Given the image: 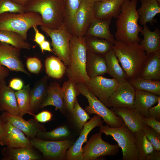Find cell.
<instances>
[{
    "label": "cell",
    "instance_id": "obj_24",
    "mask_svg": "<svg viewBox=\"0 0 160 160\" xmlns=\"http://www.w3.org/2000/svg\"><path fill=\"white\" fill-rule=\"evenodd\" d=\"M112 18L104 19L95 18L88 27L84 36H94L114 43L116 39L110 30Z\"/></svg>",
    "mask_w": 160,
    "mask_h": 160
},
{
    "label": "cell",
    "instance_id": "obj_25",
    "mask_svg": "<svg viewBox=\"0 0 160 160\" xmlns=\"http://www.w3.org/2000/svg\"><path fill=\"white\" fill-rule=\"evenodd\" d=\"M141 5L137 9L139 15V23L142 25L149 23L154 25L157 22L154 18L160 13V3L157 0H140Z\"/></svg>",
    "mask_w": 160,
    "mask_h": 160
},
{
    "label": "cell",
    "instance_id": "obj_9",
    "mask_svg": "<svg viewBox=\"0 0 160 160\" xmlns=\"http://www.w3.org/2000/svg\"><path fill=\"white\" fill-rule=\"evenodd\" d=\"M32 146L42 154V159L64 160L66 151L74 143L70 140H50L35 137L30 140Z\"/></svg>",
    "mask_w": 160,
    "mask_h": 160
},
{
    "label": "cell",
    "instance_id": "obj_4",
    "mask_svg": "<svg viewBox=\"0 0 160 160\" xmlns=\"http://www.w3.org/2000/svg\"><path fill=\"white\" fill-rule=\"evenodd\" d=\"M23 7L25 12L39 14L47 28L57 29L63 23L65 0H29Z\"/></svg>",
    "mask_w": 160,
    "mask_h": 160
},
{
    "label": "cell",
    "instance_id": "obj_17",
    "mask_svg": "<svg viewBox=\"0 0 160 160\" xmlns=\"http://www.w3.org/2000/svg\"><path fill=\"white\" fill-rule=\"evenodd\" d=\"M0 145L9 147L33 148L24 133L7 121L5 122L4 133Z\"/></svg>",
    "mask_w": 160,
    "mask_h": 160
},
{
    "label": "cell",
    "instance_id": "obj_2",
    "mask_svg": "<svg viewBox=\"0 0 160 160\" xmlns=\"http://www.w3.org/2000/svg\"><path fill=\"white\" fill-rule=\"evenodd\" d=\"M112 49L128 80L138 77L146 56L140 43L116 40Z\"/></svg>",
    "mask_w": 160,
    "mask_h": 160
},
{
    "label": "cell",
    "instance_id": "obj_27",
    "mask_svg": "<svg viewBox=\"0 0 160 160\" xmlns=\"http://www.w3.org/2000/svg\"><path fill=\"white\" fill-rule=\"evenodd\" d=\"M86 71L90 79L107 73V68L104 56L87 52Z\"/></svg>",
    "mask_w": 160,
    "mask_h": 160
},
{
    "label": "cell",
    "instance_id": "obj_37",
    "mask_svg": "<svg viewBox=\"0 0 160 160\" xmlns=\"http://www.w3.org/2000/svg\"><path fill=\"white\" fill-rule=\"evenodd\" d=\"M29 84L23 86L20 90L15 92L19 112V116L23 117L26 114L34 116L30 109V92Z\"/></svg>",
    "mask_w": 160,
    "mask_h": 160
},
{
    "label": "cell",
    "instance_id": "obj_5",
    "mask_svg": "<svg viewBox=\"0 0 160 160\" xmlns=\"http://www.w3.org/2000/svg\"><path fill=\"white\" fill-rule=\"evenodd\" d=\"M41 16L33 12H6L0 15V30H9L19 33L27 40V32L33 26H43Z\"/></svg>",
    "mask_w": 160,
    "mask_h": 160
},
{
    "label": "cell",
    "instance_id": "obj_18",
    "mask_svg": "<svg viewBox=\"0 0 160 160\" xmlns=\"http://www.w3.org/2000/svg\"><path fill=\"white\" fill-rule=\"evenodd\" d=\"M117 115L123 119L124 124L134 133L143 130L146 125L143 116L135 108H112Z\"/></svg>",
    "mask_w": 160,
    "mask_h": 160
},
{
    "label": "cell",
    "instance_id": "obj_1",
    "mask_svg": "<svg viewBox=\"0 0 160 160\" xmlns=\"http://www.w3.org/2000/svg\"><path fill=\"white\" fill-rule=\"evenodd\" d=\"M137 0H125L116 21V40L140 43L139 36L143 28L138 24L139 15L136 9Z\"/></svg>",
    "mask_w": 160,
    "mask_h": 160
},
{
    "label": "cell",
    "instance_id": "obj_44",
    "mask_svg": "<svg viewBox=\"0 0 160 160\" xmlns=\"http://www.w3.org/2000/svg\"><path fill=\"white\" fill-rule=\"evenodd\" d=\"M34 119L39 123H44L51 121L52 117V113L48 111L43 110L33 116Z\"/></svg>",
    "mask_w": 160,
    "mask_h": 160
},
{
    "label": "cell",
    "instance_id": "obj_3",
    "mask_svg": "<svg viewBox=\"0 0 160 160\" xmlns=\"http://www.w3.org/2000/svg\"><path fill=\"white\" fill-rule=\"evenodd\" d=\"M87 48L84 37L73 36L70 41V63L66 73L68 80L86 84L90 79L86 71Z\"/></svg>",
    "mask_w": 160,
    "mask_h": 160
},
{
    "label": "cell",
    "instance_id": "obj_39",
    "mask_svg": "<svg viewBox=\"0 0 160 160\" xmlns=\"http://www.w3.org/2000/svg\"><path fill=\"white\" fill-rule=\"evenodd\" d=\"M70 134L68 127L64 125L56 128L50 131H40L38 133L36 137L47 140H60L68 137Z\"/></svg>",
    "mask_w": 160,
    "mask_h": 160
},
{
    "label": "cell",
    "instance_id": "obj_13",
    "mask_svg": "<svg viewBox=\"0 0 160 160\" xmlns=\"http://www.w3.org/2000/svg\"><path fill=\"white\" fill-rule=\"evenodd\" d=\"M119 84L114 78L99 76L90 79L85 84L89 89L106 106L108 99Z\"/></svg>",
    "mask_w": 160,
    "mask_h": 160
},
{
    "label": "cell",
    "instance_id": "obj_26",
    "mask_svg": "<svg viewBox=\"0 0 160 160\" xmlns=\"http://www.w3.org/2000/svg\"><path fill=\"white\" fill-rule=\"evenodd\" d=\"M53 106L63 114L66 111L64 102L61 87L59 84L55 81L48 86L47 96L41 105V109L48 106Z\"/></svg>",
    "mask_w": 160,
    "mask_h": 160
},
{
    "label": "cell",
    "instance_id": "obj_20",
    "mask_svg": "<svg viewBox=\"0 0 160 160\" xmlns=\"http://www.w3.org/2000/svg\"><path fill=\"white\" fill-rule=\"evenodd\" d=\"M125 0H105L95 2V18L104 19L113 18L117 19L121 12L122 4Z\"/></svg>",
    "mask_w": 160,
    "mask_h": 160
},
{
    "label": "cell",
    "instance_id": "obj_22",
    "mask_svg": "<svg viewBox=\"0 0 160 160\" xmlns=\"http://www.w3.org/2000/svg\"><path fill=\"white\" fill-rule=\"evenodd\" d=\"M0 111L14 115H19L15 92L7 85L5 79L0 85Z\"/></svg>",
    "mask_w": 160,
    "mask_h": 160
},
{
    "label": "cell",
    "instance_id": "obj_45",
    "mask_svg": "<svg viewBox=\"0 0 160 160\" xmlns=\"http://www.w3.org/2000/svg\"><path fill=\"white\" fill-rule=\"evenodd\" d=\"M143 119L144 122L146 125L160 133V121L149 116L148 117L143 116Z\"/></svg>",
    "mask_w": 160,
    "mask_h": 160
},
{
    "label": "cell",
    "instance_id": "obj_41",
    "mask_svg": "<svg viewBox=\"0 0 160 160\" xmlns=\"http://www.w3.org/2000/svg\"><path fill=\"white\" fill-rule=\"evenodd\" d=\"M23 13V6L18 4L11 0H0V15L4 13Z\"/></svg>",
    "mask_w": 160,
    "mask_h": 160
},
{
    "label": "cell",
    "instance_id": "obj_14",
    "mask_svg": "<svg viewBox=\"0 0 160 160\" xmlns=\"http://www.w3.org/2000/svg\"><path fill=\"white\" fill-rule=\"evenodd\" d=\"M95 2L92 0H82L75 17L74 36L79 37L84 36L89 25L95 18Z\"/></svg>",
    "mask_w": 160,
    "mask_h": 160
},
{
    "label": "cell",
    "instance_id": "obj_19",
    "mask_svg": "<svg viewBox=\"0 0 160 160\" xmlns=\"http://www.w3.org/2000/svg\"><path fill=\"white\" fill-rule=\"evenodd\" d=\"M35 148L9 147L3 148L2 160H40L42 155Z\"/></svg>",
    "mask_w": 160,
    "mask_h": 160
},
{
    "label": "cell",
    "instance_id": "obj_50",
    "mask_svg": "<svg viewBox=\"0 0 160 160\" xmlns=\"http://www.w3.org/2000/svg\"><path fill=\"white\" fill-rule=\"evenodd\" d=\"M160 151L154 150L145 158V160H160Z\"/></svg>",
    "mask_w": 160,
    "mask_h": 160
},
{
    "label": "cell",
    "instance_id": "obj_52",
    "mask_svg": "<svg viewBox=\"0 0 160 160\" xmlns=\"http://www.w3.org/2000/svg\"><path fill=\"white\" fill-rule=\"evenodd\" d=\"M5 122L2 115L0 114V143L4 133Z\"/></svg>",
    "mask_w": 160,
    "mask_h": 160
},
{
    "label": "cell",
    "instance_id": "obj_57",
    "mask_svg": "<svg viewBox=\"0 0 160 160\" xmlns=\"http://www.w3.org/2000/svg\"></svg>",
    "mask_w": 160,
    "mask_h": 160
},
{
    "label": "cell",
    "instance_id": "obj_33",
    "mask_svg": "<svg viewBox=\"0 0 160 160\" xmlns=\"http://www.w3.org/2000/svg\"><path fill=\"white\" fill-rule=\"evenodd\" d=\"M61 88L66 111L70 113L77 99V96L80 94L76 84L69 80L64 82Z\"/></svg>",
    "mask_w": 160,
    "mask_h": 160
},
{
    "label": "cell",
    "instance_id": "obj_53",
    "mask_svg": "<svg viewBox=\"0 0 160 160\" xmlns=\"http://www.w3.org/2000/svg\"><path fill=\"white\" fill-rule=\"evenodd\" d=\"M14 2L20 5L24 6L29 0H11Z\"/></svg>",
    "mask_w": 160,
    "mask_h": 160
},
{
    "label": "cell",
    "instance_id": "obj_43",
    "mask_svg": "<svg viewBox=\"0 0 160 160\" xmlns=\"http://www.w3.org/2000/svg\"><path fill=\"white\" fill-rule=\"evenodd\" d=\"M26 64L29 71L31 73L36 74L39 73L42 67L41 61L36 57H30L28 58Z\"/></svg>",
    "mask_w": 160,
    "mask_h": 160
},
{
    "label": "cell",
    "instance_id": "obj_23",
    "mask_svg": "<svg viewBox=\"0 0 160 160\" xmlns=\"http://www.w3.org/2000/svg\"><path fill=\"white\" fill-rule=\"evenodd\" d=\"M138 77L160 80V50L146 54L145 63Z\"/></svg>",
    "mask_w": 160,
    "mask_h": 160
},
{
    "label": "cell",
    "instance_id": "obj_32",
    "mask_svg": "<svg viewBox=\"0 0 160 160\" xmlns=\"http://www.w3.org/2000/svg\"><path fill=\"white\" fill-rule=\"evenodd\" d=\"M83 0H65L63 23L69 32L74 36V21L76 13Z\"/></svg>",
    "mask_w": 160,
    "mask_h": 160
},
{
    "label": "cell",
    "instance_id": "obj_56",
    "mask_svg": "<svg viewBox=\"0 0 160 160\" xmlns=\"http://www.w3.org/2000/svg\"><path fill=\"white\" fill-rule=\"evenodd\" d=\"M0 43H1V42H0Z\"/></svg>",
    "mask_w": 160,
    "mask_h": 160
},
{
    "label": "cell",
    "instance_id": "obj_10",
    "mask_svg": "<svg viewBox=\"0 0 160 160\" xmlns=\"http://www.w3.org/2000/svg\"><path fill=\"white\" fill-rule=\"evenodd\" d=\"M102 133L99 132L92 135L82 147L84 160H95L106 156H114L118 153V144H112L104 140Z\"/></svg>",
    "mask_w": 160,
    "mask_h": 160
},
{
    "label": "cell",
    "instance_id": "obj_42",
    "mask_svg": "<svg viewBox=\"0 0 160 160\" xmlns=\"http://www.w3.org/2000/svg\"><path fill=\"white\" fill-rule=\"evenodd\" d=\"M143 130L153 146L154 150L160 151V133L146 125Z\"/></svg>",
    "mask_w": 160,
    "mask_h": 160
},
{
    "label": "cell",
    "instance_id": "obj_47",
    "mask_svg": "<svg viewBox=\"0 0 160 160\" xmlns=\"http://www.w3.org/2000/svg\"><path fill=\"white\" fill-rule=\"evenodd\" d=\"M23 82L21 79L15 78L12 79L9 83V87L17 91L21 90L23 87Z\"/></svg>",
    "mask_w": 160,
    "mask_h": 160
},
{
    "label": "cell",
    "instance_id": "obj_8",
    "mask_svg": "<svg viewBox=\"0 0 160 160\" xmlns=\"http://www.w3.org/2000/svg\"><path fill=\"white\" fill-rule=\"evenodd\" d=\"M41 29L50 38L53 52L67 67L70 63V41L73 35L63 23L57 29L41 26Z\"/></svg>",
    "mask_w": 160,
    "mask_h": 160
},
{
    "label": "cell",
    "instance_id": "obj_29",
    "mask_svg": "<svg viewBox=\"0 0 160 160\" xmlns=\"http://www.w3.org/2000/svg\"><path fill=\"white\" fill-rule=\"evenodd\" d=\"M140 32L143 39L140 42L146 54L160 50V30L156 27L151 31L148 27L144 25Z\"/></svg>",
    "mask_w": 160,
    "mask_h": 160
},
{
    "label": "cell",
    "instance_id": "obj_49",
    "mask_svg": "<svg viewBox=\"0 0 160 160\" xmlns=\"http://www.w3.org/2000/svg\"><path fill=\"white\" fill-rule=\"evenodd\" d=\"M9 69L0 64V85L2 81L9 75Z\"/></svg>",
    "mask_w": 160,
    "mask_h": 160
},
{
    "label": "cell",
    "instance_id": "obj_36",
    "mask_svg": "<svg viewBox=\"0 0 160 160\" xmlns=\"http://www.w3.org/2000/svg\"><path fill=\"white\" fill-rule=\"evenodd\" d=\"M136 90L147 91L160 96V81L139 77L129 80Z\"/></svg>",
    "mask_w": 160,
    "mask_h": 160
},
{
    "label": "cell",
    "instance_id": "obj_11",
    "mask_svg": "<svg viewBox=\"0 0 160 160\" xmlns=\"http://www.w3.org/2000/svg\"><path fill=\"white\" fill-rule=\"evenodd\" d=\"M103 121L99 116L95 114L84 125L79 136L75 142L66 151L65 157L67 160H84L82 154V145L87 141L90 132L96 127H100Z\"/></svg>",
    "mask_w": 160,
    "mask_h": 160
},
{
    "label": "cell",
    "instance_id": "obj_30",
    "mask_svg": "<svg viewBox=\"0 0 160 160\" xmlns=\"http://www.w3.org/2000/svg\"><path fill=\"white\" fill-rule=\"evenodd\" d=\"M107 73L119 84L128 80L126 74L119 63V60L112 49L104 55Z\"/></svg>",
    "mask_w": 160,
    "mask_h": 160
},
{
    "label": "cell",
    "instance_id": "obj_38",
    "mask_svg": "<svg viewBox=\"0 0 160 160\" xmlns=\"http://www.w3.org/2000/svg\"><path fill=\"white\" fill-rule=\"evenodd\" d=\"M136 145L139 154V160H145L146 157L154 149L143 130L134 133Z\"/></svg>",
    "mask_w": 160,
    "mask_h": 160
},
{
    "label": "cell",
    "instance_id": "obj_51",
    "mask_svg": "<svg viewBox=\"0 0 160 160\" xmlns=\"http://www.w3.org/2000/svg\"><path fill=\"white\" fill-rule=\"evenodd\" d=\"M39 46L42 52L44 51H48L49 52H52V51L51 49L49 42L46 40L41 43Z\"/></svg>",
    "mask_w": 160,
    "mask_h": 160
},
{
    "label": "cell",
    "instance_id": "obj_7",
    "mask_svg": "<svg viewBox=\"0 0 160 160\" xmlns=\"http://www.w3.org/2000/svg\"><path fill=\"white\" fill-rule=\"evenodd\" d=\"M80 94L87 99L89 105L84 110L89 114H95L100 116L107 125L111 127H120L124 124L121 117L116 115L112 108L109 109L103 104L83 83L76 84Z\"/></svg>",
    "mask_w": 160,
    "mask_h": 160
},
{
    "label": "cell",
    "instance_id": "obj_35",
    "mask_svg": "<svg viewBox=\"0 0 160 160\" xmlns=\"http://www.w3.org/2000/svg\"><path fill=\"white\" fill-rule=\"evenodd\" d=\"M0 42L21 49H30L31 45L23 36L16 32L9 30H0Z\"/></svg>",
    "mask_w": 160,
    "mask_h": 160
},
{
    "label": "cell",
    "instance_id": "obj_31",
    "mask_svg": "<svg viewBox=\"0 0 160 160\" xmlns=\"http://www.w3.org/2000/svg\"><path fill=\"white\" fill-rule=\"evenodd\" d=\"M89 51L104 56L113 48L114 43L108 40L94 36H83Z\"/></svg>",
    "mask_w": 160,
    "mask_h": 160
},
{
    "label": "cell",
    "instance_id": "obj_16",
    "mask_svg": "<svg viewBox=\"0 0 160 160\" xmlns=\"http://www.w3.org/2000/svg\"><path fill=\"white\" fill-rule=\"evenodd\" d=\"M3 118L23 132L30 140L36 137L40 131H46L44 125L37 121L34 118L26 120L19 115L11 114L6 111L3 112Z\"/></svg>",
    "mask_w": 160,
    "mask_h": 160
},
{
    "label": "cell",
    "instance_id": "obj_12",
    "mask_svg": "<svg viewBox=\"0 0 160 160\" xmlns=\"http://www.w3.org/2000/svg\"><path fill=\"white\" fill-rule=\"evenodd\" d=\"M136 90L129 81L119 84L108 100L106 106L134 108Z\"/></svg>",
    "mask_w": 160,
    "mask_h": 160
},
{
    "label": "cell",
    "instance_id": "obj_34",
    "mask_svg": "<svg viewBox=\"0 0 160 160\" xmlns=\"http://www.w3.org/2000/svg\"><path fill=\"white\" fill-rule=\"evenodd\" d=\"M45 64L46 73L52 78L60 79L66 73L67 66L57 57L51 56L47 57Z\"/></svg>",
    "mask_w": 160,
    "mask_h": 160
},
{
    "label": "cell",
    "instance_id": "obj_21",
    "mask_svg": "<svg viewBox=\"0 0 160 160\" xmlns=\"http://www.w3.org/2000/svg\"><path fill=\"white\" fill-rule=\"evenodd\" d=\"M48 76L41 78L35 84L30 92V109L33 114L39 109L41 105L45 100L47 93Z\"/></svg>",
    "mask_w": 160,
    "mask_h": 160
},
{
    "label": "cell",
    "instance_id": "obj_28",
    "mask_svg": "<svg viewBox=\"0 0 160 160\" xmlns=\"http://www.w3.org/2000/svg\"><path fill=\"white\" fill-rule=\"evenodd\" d=\"M160 96L150 92L136 90L134 108L143 116L148 117L149 109L157 104Z\"/></svg>",
    "mask_w": 160,
    "mask_h": 160
},
{
    "label": "cell",
    "instance_id": "obj_46",
    "mask_svg": "<svg viewBox=\"0 0 160 160\" xmlns=\"http://www.w3.org/2000/svg\"><path fill=\"white\" fill-rule=\"evenodd\" d=\"M149 116L160 121V98L156 105L152 106L149 109Z\"/></svg>",
    "mask_w": 160,
    "mask_h": 160
},
{
    "label": "cell",
    "instance_id": "obj_55",
    "mask_svg": "<svg viewBox=\"0 0 160 160\" xmlns=\"http://www.w3.org/2000/svg\"><path fill=\"white\" fill-rule=\"evenodd\" d=\"M160 3V0H157Z\"/></svg>",
    "mask_w": 160,
    "mask_h": 160
},
{
    "label": "cell",
    "instance_id": "obj_40",
    "mask_svg": "<svg viewBox=\"0 0 160 160\" xmlns=\"http://www.w3.org/2000/svg\"><path fill=\"white\" fill-rule=\"evenodd\" d=\"M75 126L81 131L85 124L90 119L89 114L81 108L79 103L77 99L73 109L70 113Z\"/></svg>",
    "mask_w": 160,
    "mask_h": 160
},
{
    "label": "cell",
    "instance_id": "obj_54",
    "mask_svg": "<svg viewBox=\"0 0 160 160\" xmlns=\"http://www.w3.org/2000/svg\"><path fill=\"white\" fill-rule=\"evenodd\" d=\"M94 1L95 2H97V1H102L105 0H92Z\"/></svg>",
    "mask_w": 160,
    "mask_h": 160
},
{
    "label": "cell",
    "instance_id": "obj_15",
    "mask_svg": "<svg viewBox=\"0 0 160 160\" xmlns=\"http://www.w3.org/2000/svg\"><path fill=\"white\" fill-rule=\"evenodd\" d=\"M0 64L12 71H20L30 76L20 58V49L5 43L0 44Z\"/></svg>",
    "mask_w": 160,
    "mask_h": 160
},
{
    "label": "cell",
    "instance_id": "obj_48",
    "mask_svg": "<svg viewBox=\"0 0 160 160\" xmlns=\"http://www.w3.org/2000/svg\"><path fill=\"white\" fill-rule=\"evenodd\" d=\"M35 32L34 41L39 45L45 40L44 36L40 33L36 25L33 26V27Z\"/></svg>",
    "mask_w": 160,
    "mask_h": 160
},
{
    "label": "cell",
    "instance_id": "obj_6",
    "mask_svg": "<svg viewBox=\"0 0 160 160\" xmlns=\"http://www.w3.org/2000/svg\"><path fill=\"white\" fill-rule=\"evenodd\" d=\"M100 131L110 136L118 143L122 153V160H139V154L134 133L125 124L116 127L102 125Z\"/></svg>",
    "mask_w": 160,
    "mask_h": 160
}]
</instances>
